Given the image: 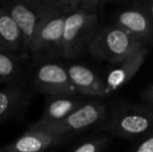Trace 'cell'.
<instances>
[{
    "instance_id": "1",
    "label": "cell",
    "mask_w": 153,
    "mask_h": 152,
    "mask_svg": "<svg viewBox=\"0 0 153 152\" xmlns=\"http://www.w3.org/2000/svg\"><path fill=\"white\" fill-rule=\"evenodd\" d=\"M45 12L36 29L29 56L38 63L62 57V42L67 16L76 12L77 0H44Z\"/></svg>"
},
{
    "instance_id": "13",
    "label": "cell",
    "mask_w": 153,
    "mask_h": 152,
    "mask_svg": "<svg viewBox=\"0 0 153 152\" xmlns=\"http://www.w3.org/2000/svg\"><path fill=\"white\" fill-rule=\"evenodd\" d=\"M147 54L148 47H144L131 56L127 57L117 65H114L105 79L108 91L111 93L128 83L145 63Z\"/></svg>"
},
{
    "instance_id": "15",
    "label": "cell",
    "mask_w": 153,
    "mask_h": 152,
    "mask_svg": "<svg viewBox=\"0 0 153 152\" xmlns=\"http://www.w3.org/2000/svg\"><path fill=\"white\" fill-rule=\"evenodd\" d=\"M21 57L0 48V82L8 85L23 81Z\"/></svg>"
},
{
    "instance_id": "10",
    "label": "cell",
    "mask_w": 153,
    "mask_h": 152,
    "mask_svg": "<svg viewBox=\"0 0 153 152\" xmlns=\"http://www.w3.org/2000/svg\"><path fill=\"white\" fill-rule=\"evenodd\" d=\"M88 98L81 94H67V95L48 96L45 100L44 110L38 122L30 124L31 126H47L55 124L66 119L73 112L88 102Z\"/></svg>"
},
{
    "instance_id": "4",
    "label": "cell",
    "mask_w": 153,
    "mask_h": 152,
    "mask_svg": "<svg viewBox=\"0 0 153 152\" xmlns=\"http://www.w3.org/2000/svg\"><path fill=\"white\" fill-rule=\"evenodd\" d=\"M102 27L98 14L74 12L67 16L62 42V57L74 59L88 52L90 44Z\"/></svg>"
},
{
    "instance_id": "17",
    "label": "cell",
    "mask_w": 153,
    "mask_h": 152,
    "mask_svg": "<svg viewBox=\"0 0 153 152\" xmlns=\"http://www.w3.org/2000/svg\"><path fill=\"white\" fill-rule=\"evenodd\" d=\"M108 3L109 0H78V10L88 14H98Z\"/></svg>"
},
{
    "instance_id": "19",
    "label": "cell",
    "mask_w": 153,
    "mask_h": 152,
    "mask_svg": "<svg viewBox=\"0 0 153 152\" xmlns=\"http://www.w3.org/2000/svg\"><path fill=\"white\" fill-rule=\"evenodd\" d=\"M140 99L142 100V104L153 110V83L140 93Z\"/></svg>"
},
{
    "instance_id": "6",
    "label": "cell",
    "mask_w": 153,
    "mask_h": 152,
    "mask_svg": "<svg viewBox=\"0 0 153 152\" xmlns=\"http://www.w3.org/2000/svg\"><path fill=\"white\" fill-rule=\"evenodd\" d=\"M2 6L18 25L29 55L36 29L46 12L44 0H14L5 2Z\"/></svg>"
},
{
    "instance_id": "14",
    "label": "cell",
    "mask_w": 153,
    "mask_h": 152,
    "mask_svg": "<svg viewBox=\"0 0 153 152\" xmlns=\"http://www.w3.org/2000/svg\"><path fill=\"white\" fill-rule=\"evenodd\" d=\"M0 48L21 59L28 56L18 25L2 5H0Z\"/></svg>"
},
{
    "instance_id": "21",
    "label": "cell",
    "mask_w": 153,
    "mask_h": 152,
    "mask_svg": "<svg viewBox=\"0 0 153 152\" xmlns=\"http://www.w3.org/2000/svg\"><path fill=\"white\" fill-rule=\"evenodd\" d=\"M1 152H16V151L10 150V149L6 148V147H3V148H2V151H1Z\"/></svg>"
},
{
    "instance_id": "16",
    "label": "cell",
    "mask_w": 153,
    "mask_h": 152,
    "mask_svg": "<svg viewBox=\"0 0 153 152\" xmlns=\"http://www.w3.org/2000/svg\"><path fill=\"white\" fill-rule=\"evenodd\" d=\"M111 141L108 134H98L79 143L71 152H103Z\"/></svg>"
},
{
    "instance_id": "9",
    "label": "cell",
    "mask_w": 153,
    "mask_h": 152,
    "mask_svg": "<svg viewBox=\"0 0 153 152\" xmlns=\"http://www.w3.org/2000/svg\"><path fill=\"white\" fill-rule=\"evenodd\" d=\"M72 136L56 133L45 128L29 126L18 139L5 146L16 152H45L66 143Z\"/></svg>"
},
{
    "instance_id": "2",
    "label": "cell",
    "mask_w": 153,
    "mask_h": 152,
    "mask_svg": "<svg viewBox=\"0 0 153 152\" xmlns=\"http://www.w3.org/2000/svg\"><path fill=\"white\" fill-rule=\"evenodd\" d=\"M97 132L121 139H143L153 131V110L144 104L120 102L108 108Z\"/></svg>"
},
{
    "instance_id": "7",
    "label": "cell",
    "mask_w": 153,
    "mask_h": 152,
    "mask_svg": "<svg viewBox=\"0 0 153 152\" xmlns=\"http://www.w3.org/2000/svg\"><path fill=\"white\" fill-rule=\"evenodd\" d=\"M33 87L46 97L77 93L66 66L51 61L38 64L33 74Z\"/></svg>"
},
{
    "instance_id": "8",
    "label": "cell",
    "mask_w": 153,
    "mask_h": 152,
    "mask_svg": "<svg viewBox=\"0 0 153 152\" xmlns=\"http://www.w3.org/2000/svg\"><path fill=\"white\" fill-rule=\"evenodd\" d=\"M114 24L145 46L153 45V22L133 3L116 13Z\"/></svg>"
},
{
    "instance_id": "3",
    "label": "cell",
    "mask_w": 153,
    "mask_h": 152,
    "mask_svg": "<svg viewBox=\"0 0 153 152\" xmlns=\"http://www.w3.org/2000/svg\"><path fill=\"white\" fill-rule=\"evenodd\" d=\"M145 46L115 24L102 27L90 44L88 52L94 59L117 65Z\"/></svg>"
},
{
    "instance_id": "22",
    "label": "cell",
    "mask_w": 153,
    "mask_h": 152,
    "mask_svg": "<svg viewBox=\"0 0 153 152\" xmlns=\"http://www.w3.org/2000/svg\"><path fill=\"white\" fill-rule=\"evenodd\" d=\"M2 151V148H0V152H1Z\"/></svg>"
},
{
    "instance_id": "20",
    "label": "cell",
    "mask_w": 153,
    "mask_h": 152,
    "mask_svg": "<svg viewBox=\"0 0 153 152\" xmlns=\"http://www.w3.org/2000/svg\"><path fill=\"white\" fill-rule=\"evenodd\" d=\"M132 3L139 8H141L144 13H146L153 22V0H139Z\"/></svg>"
},
{
    "instance_id": "18",
    "label": "cell",
    "mask_w": 153,
    "mask_h": 152,
    "mask_svg": "<svg viewBox=\"0 0 153 152\" xmlns=\"http://www.w3.org/2000/svg\"><path fill=\"white\" fill-rule=\"evenodd\" d=\"M133 152H153V131L142 139Z\"/></svg>"
},
{
    "instance_id": "12",
    "label": "cell",
    "mask_w": 153,
    "mask_h": 152,
    "mask_svg": "<svg viewBox=\"0 0 153 152\" xmlns=\"http://www.w3.org/2000/svg\"><path fill=\"white\" fill-rule=\"evenodd\" d=\"M31 97V91L25 81L12 83L0 90V124L22 115Z\"/></svg>"
},
{
    "instance_id": "5",
    "label": "cell",
    "mask_w": 153,
    "mask_h": 152,
    "mask_svg": "<svg viewBox=\"0 0 153 152\" xmlns=\"http://www.w3.org/2000/svg\"><path fill=\"white\" fill-rule=\"evenodd\" d=\"M108 106L105 102L101 101V99H90L61 122L47 126L30 125V127L45 128L56 133L73 136L101 125L106 118Z\"/></svg>"
},
{
    "instance_id": "11",
    "label": "cell",
    "mask_w": 153,
    "mask_h": 152,
    "mask_svg": "<svg viewBox=\"0 0 153 152\" xmlns=\"http://www.w3.org/2000/svg\"><path fill=\"white\" fill-rule=\"evenodd\" d=\"M66 69L78 94L91 99H103L111 94L105 80L88 66L71 64L66 66Z\"/></svg>"
}]
</instances>
